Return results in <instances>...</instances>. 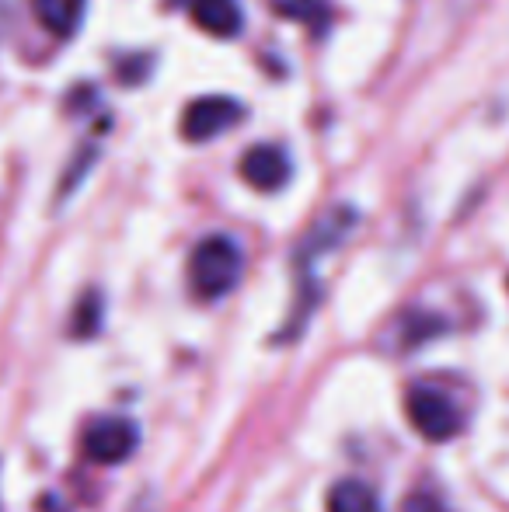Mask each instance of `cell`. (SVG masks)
Instances as JSON below:
<instances>
[{
	"instance_id": "1",
	"label": "cell",
	"mask_w": 509,
	"mask_h": 512,
	"mask_svg": "<svg viewBox=\"0 0 509 512\" xmlns=\"http://www.w3.org/2000/svg\"><path fill=\"white\" fill-rule=\"evenodd\" d=\"M241 279V248L234 237L210 234L196 244L189 258V286L199 300H220Z\"/></svg>"
},
{
	"instance_id": "2",
	"label": "cell",
	"mask_w": 509,
	"mask_h": 512,
	"mask_svg": "<svg viewBox=\"0 0 509 512\" xmlns=\"http://www.w3.org/2000/svg\"><path fill=\"white\" fill-rule=\"evenodd\" d=\"M405 411H408V422L412 429L419 432L422 439L429 443H447L461 432V411L454 408V401L447 398L443 391L426 384H415L408 387V398H405Z\"/></svg>"
},
{
	"instance_id": "3",
	"label": "cell",
	"mask_w": 509,
	"mask_h": 512,
	"mask_svg": "<svg viewBox=\"0 0 509 512\" xmlns=\"http://www.w3.org/2000/svg\"><path fill=\"white\" fill-rule=\"evenodd\" d=\"M81 446L91 464L116 467L136 453V446H140V429H136V422H129L123 415H105V418H95V422L84 429Z\"/></svg>"
},
{
	"instance_id": "4",
	"label": "cell",
	"mask_w": 509,
	"mask_h": 512,
	"mask_svg": "<svg viewBox=\"0 0 509 512\" xmlns=\"http://www.w3.org/2000/svg\"><path fill=\"white\" fill-rule=\"evenodd\" d=\"M248 115V108L238 102V98L227 95H206L189 102V108L182 112V136L189 143H206L224 136L231 126H238Z\"/></svg>"
},
{
	"instance_id": "5",
	"label": "cell",
	"mask_w": 509,
	"mask_h": 512,
	"mask_svg": "<svg viewBox=\"0 0 509 512\" xmlns=\"http://www.w3.org/2000/svg\"><path fill=\"white\" fill-rule=\"evenodd\" d=\"M241 178L258 192H279L293 178V161L279 143H255L241 157Z\"/></svg>"
},
{
	"instance_id": "6",
	"label": "cell",
	"mask_w": 509,
	"mask_h": 512,
	"mask_svg": "<svg viewBox=\"0 0 509 512\" xmlns=\"http://www.w3.org/2000/svg\"><path fill=\"white\" fill-rule=\"evenodd\" d=\"M192 21L217 39H234L245 28V11L238 0H192Z\"/></svg>"
},
{
	"instance_id": "7",
	"label": "cell",
	"mask_w": 509,
	"mask_h": 512,
	"mask_svg": "<svg viewBox=\"0 0 509 512\" xmlns=\"http://www.w3.org/2000/svg\"><path fill=\"white\" fill-rule=\"evenodd\" d=\"M32 11L46 32H53L56 39H70L84 25L88 0H32Z\"/></svg>"
},
{
	"instance_id": "8",
	"label": "cell",
	"mask_w": 509,
	"mask_h": 512,
	"mask_svg": "<svg viewBox=\"0 0 509 512\" xmlns=\"http://www.w3.org/2000/svg\"><path fill=\"white\" fill-rule=\"evenodd\" d=\"M328 512H381L377 506V495L363 481H339V485L328 492Z\"/></svg>"
},
{
	"instance_id": "9",
	"label": "cell",
	"mask_w": 509,
	"mask_h": 512,
	"mask_svg": "<svg viewBox=\"0 0 509 512\" xmlns=\"http://www.w3.org/2000/svg\"><path fill=\"white\" fill-rule=\"evenodd\" d=\"M272 11L290 21H304L311 28L328 25V4L325 0H272Z\"/></svg>"
},
{
	"instance_id": "10",
	"label": "cell",
	"mask_w": 509,
	"mask_h": 512,
	"mask_svg": "<svg viewBox=\"0 0 509 512\" xmlns=\"http://www.w3.org/2000/svg\"><path fill=\"white\" fill-rule=\"evenodd\" d=\"M102 310H105L102 293H98V290L84 293L81 304H77V310H74V328H70V331H74L77 338L98 335V328H102Z\"/></svg>"
},
{
	"instance_id": "11",
	"label": "cell",
	"mask_w": 509,
	"mask_h": 512,
	"mask_svg": "<svg viewBox=\"0 0 509 512\" xmlns=\"http://www.w3.org/2000/svg\"><path fill=\"white\" fill-rule=\"evenodd\" d=\"M150 67H154V56L150 53H133V56H123V60L116 63V74L123 84H140L147 81Z\"/></svg>"
},
{
	"instance_id": "12",
	"label": "cell",
	"mask_w": 509,
	"mask_h": 512,
	"mask_svg": "<svg viewBox=\"0 0 509 512\" xmlns=\"http://www.w3.org/2000/svg\"><path fill=\"white\" fill-rule=\"evenodd\" d=\"M401 512H450L447 502L436 499L433 492H412L405 499V506H401Z\"/></svg>"
},
{
	"instance_id": "13",
	"label": "cell",
	"mask_w": 509,
	"mask_h": 512,
	"mask_svg": "<svg viewBox=\"0 0 509 512\" xmlns=\"http://www.w3.org/2000/svg\"><path fill=\"white\" fill-rule=\"evenodd\" d=\"M11 4L7 0H0V42H4V35H7V28H11Z\"/></svg>"
},
{
	"instance_id": "14",
	"label": "cell",
	"mask_w": 509,
	"mask_h": 512,
	"mask_svg": "<svg viewBox=\"0 0 509 512\" xmlns=\"http://www.w3.org/2000/svg\"><path fill=\"white\" fill-rule=\"evenodd\" d=\"M42 512H67V506H63L56 495H46V499H42Z\"/></svg>"
},
{
	"instance_id": "15",
	"label": "cell",
	"mask_w": 509,
	"mask_h": 512,
	"mask_svg": "<svg viewBox=\"0 0 509 512\" xmlns=\"http://www.w3.org/2000/svg\"><path fill=\"white\" fill-rule=\"evenodd\" d=\"M168 4H182V0H168Z\"/></svg>"
}]
</instances>
